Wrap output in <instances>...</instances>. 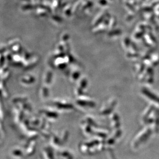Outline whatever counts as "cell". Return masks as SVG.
I'll return each mask as SVG.
<instances>
[{
    "label": "cell",
    "instance_id": "7a4b0ae2",
    "mask_svg": "<svg viewBox=\"0 0 159 159\" xmlns=\"http://www.w3.org/2000/svg\"><path fill=\"white\" fill-rule=\"evenodd\" d=\"M142 92L146 97L148 98L149 99L159 104V97L154 94L153 93H152L145 88L143 89Z\"/></svg>",
    "mask_w": 159,
    "mask_h": 159
},
{
    "label": "cell",
    "instance_id": "277c9868",
    "mask_svg": "<svg viewBox=\"0 0 159 159\" xmlns=\"http://www.w3.org/2000/svg\"><path fill=\"white\" fill-rule=\"evenodd\" d=\"M153 107H150L149 109L146 112L145 115L144 116V118H145L144 119H147V117H148V116H149V114H150V113L152 112V110H153Z\"/></svg>",
    "mask_w": 159,
    "mask_h": 159
},
{
    "label": "cell",
    "instance_id": "3957f363",
    "mask_svg": "<svg viewBox=\"0 0 159 159\" xmlns=\"http://www.w3.org/2000/svg\"><path fill=\"white\" fill-rule=\"evenodd\" d=\"M155 129L156 131H158L159 127V112H158L156 116V119L155 120Z\"/></svg>",
    "mask_w": 159,
    "mask_h": 159
},
{
    "label": "cell",
    "instance_id": "6da1fadb",
    "mask_svg": "<svg viewBox=\"0 0 159 159\" xmlns=\"http://www.w3.org/2000/svg\"><path fill=\"white\" fill-rule=\"evenodd\" d=\"M151 132L152 131L149 129H147V130H146L145 132H143L141 135L138 137L137 140H135L134 142V146L138 147L140 145V144H141L142 143L146 141L147 139L150 136Z\"/></svg>",
    "mask_w": 159,
    "mask_h": 159
}]
</instances>
